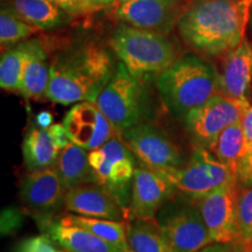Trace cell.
<instances>
[{
	"label": "cell",
	"instance_id": "cell-1",
	"mask_svg": "<svg viewBox=\"0 0 252 252\" xmlns=\"http://www.w3.org/2000/svg\"><path fill=\"white\" fill-rule=\"evenodd\" d=\"M112 53L94 40H81L50 56V80L46 99L71 105L96 102L115 74Z\"/></svg>",
	"mask_w": 252,
	"mask_h": 252
},
{
	"label": "cell",
	"instance_id": "cell-2",
	"mask_svg": "<svg viewBox=\"0 0 252 252\" xmlns=\"http://www.w3.org/2000/svg\"><path fill=\"white\" fill-rule=\"evenodd\" d=\"M252 0H189L179 21V35L197 54L219 58L241 45Z\"/></svg>",
	"mask_w": 252,
	"mask_h": 252
},
{
	"label": "cell",
	"instance_id": "cell-3",
	"mask_svg": "<svg viewBox=\"0 0 252 252\" xmlns=\"http://www.w3.org/2000/svg\"><path fill=\"white\" fill-rule=\"evenodd\" d=\"M156 86L167 111L184 119L189 111L220 94L219 71L200 54L189 53L161 72Z\"/></svg>",
	"mask_w": 252,
	"mask_h": 252
},
{
	"label": "cell",
	"instance_id": "cell-4",
	"mask_svg": "<svg viewBox=\"0 0 252 252\" xmlns=\"http://www.w3.org/2000/svg\"><path fill=\"white\" fill-rule=\"evenodd\" d=\"M118 61L138 80H154L180 58V50L169 35L119 23L109 41Z\"/></svg>",
	"mask_w": 252,
	"mask_h": 252
},
{
	"label": "cell",
	"instance_id": "cell-5",
	"mask_svg": "<svg viewBox=\"0 0 252 252\" xmlns=\"http://www.w3.org/2000/svg\"><path fill=\"white\" fill-rule=\"evenodd\" d=\"M94 104L119 133L153 117L152 98L146 83L131 75L121 61Z\"/></svg>",
	"mask_w": 252,
	"mask_h": 252
},
{
	"label": "cell",
	"instance_id": "cell-6",
	"mask_svg": "<svg viewBox=\"0 0 252 252\" xmlns=\"http://www.w3.org/2000/svg\"><path fill=\"white\" fill-rule=\"evenodd\" d=\"M154 220L172 252H198L215 243L200 210L184 195L175 194L167 201Z\"/></svg>",
	"mask_w": 252,
	"mask_h": 252
},
{
	"label": "cell",
	"instance_id": "cell-7",
	"mask_svg": "<svg viewBox=\"0 0 252 252\" xmlns=\"http://www.w3.org/2000/svg\"><path fill=\"white\" fill-rule=\"evenodd\" d=\"M89 162L94 184L102 186L124 209H128L137 161L122 134L89 151Z\"/></svg>",
	"mask_w": 252,
	"mask_h": 252
},
{
	"label": "cell",
	"instance_id": "cell-8",
	"mask_svg": "<svg viewBox=\"0 0 252 252\" xmlns=\"http://www.w3.org/2000/svg\"><path fill=\"white\" fill-rule=\"evenodd\" d=\"M176 194L194 200L237 178L210 151L194 147L187 162L178 168L159 171ZM238 181V180H237Z\"/></svg>",
	"mask_w": 252,
	"mask_h": 252
},
{
	"label": "cell",
	"instance_id": "cell-9",
	"mask_svg": "<svg viewBox=\"0 0 252 252\" xmlns=\"http://www.w3.org/2000/svg\"><path fill=\"white\" fill-rule=\"evenodd\" d=\"M250 106L249 100L216 94L189 111L184 121L193 146L212 150L214 143L226 127L243 121Z\"/></svg>",
	"mask_w": 252,
	"mask_h": 252
},
{
	"label": "cell",
	"instance_id": "cell-10",
	"mask_svg": "<svg viewBox=\"0 0 252 252\" xmlns=\"http://www.w3.org/2000/svg\"><path fill=\"white\" fill-rule=\"evenodd\" d=\"M137 162L153 171L178 168L187 162L184 149L159 126L147 122L122 132Z\"/></svg>",
	"mask_w": 252,
	"mask_h": 252
},
{
	"label": "cell",
	"instance_id": "cell-11",
	"mask_svg": "<svg viewBox=\"0 0 252 252\" xmlns=\"http://www.w3.org/2000/svg\"><path fill=\"white\" fill-rule=\"evenodd\" d=\"M238 189V181L234 180L191 200L200 210L214 242L230 243L238 241L236 220Z\"/></svg>",
	"mask_w": 252,
	"mask_h": 252
},
{
	"label": "cell",
	"instance_id": "cell-12",
	"mask_svg": "<svg viewBox=\"0 0 252 252\" xmlns=\"http://www.w3.org/2000/svg\"><path fill=\"white\" fill-rule=\"evenodd\" d=\"M62 124L70 143L87 151L98 149L121 135L98 106L88 100L74 104Z\"/></svg>",
	"mask_w": 252,
	"mask_h": 252
},
{
	"label": "cell",
	"instance_id": "cell-13",
	"mask_svg": "<svg viewBox=\"0 0 252 252\" xmlns=\"http://www.w3.org/2000/svg\"><path fill=\"white\" fill-rule=\"evenodd\" d=\"M189 0H130L118 5L117 18L122 23L169 34L178 28Z\"/></svg>",
	"mask_w": 252,
	"mask_h": 252
},
{
	"label": "cell",
	"instance_id": "cell-14",
	"mask_svg": "<svg viewBox=\"0 0 252 252\" xmlns=\"http://www.w3.org/2000/svg\"><path fill=\"white\" fill-rule=\"evenodd\" d=\"M67 191L56 166L30 172L20 187L21 200L28 209L45 215H55L64 208Z\"/></svg>",
	"mask_w": 252,
	"mask_h": 252
},
{
	"label": "cell",
	"instance_id": "cell-15",
	"mask_svg": "<svg viewBox=\"0 0 252 252\" xmlns=\"http://www.w3.org/2000/svg\"><path fill=\"white\" fill-rule=\"evenodd\" d=\"M175 194L173 186L161 174L137 163L128 210L135 219L153 220L163 204Z\"/></svg>",
	"mask_w": 252,
	"mask_h": 252
},
{
	"label": "cell",
	"instance_id": "cell-16",
	"mask_svg": "<svg viewBox=\"0 0 252 252\" xmlns=\"http://www.w3.org/2000/svg\"><path fill=\"white\" fill-rule=\"evenodd\" d=\"M70 143L63 124L28 127L23 141V157L30 172L55 166L60 153Z\"/></svg>",
	"mask_w": 252,
	"mask_h": 252
},
{
	"label": "cell",
	"instance_id": "cell-17",
	"mask_svg": "<svg viewBox=\"0 0 252 252\" xmlns=\"http://www.w3.org/2000/svg\"><path fill=\"white\" fill-rule=\"evenodd\" d=\"M64 209L76 215L111 220H124L125 209L106 189L88 184L68 189Z\"/></svg>",
	"mask_w": 252,
	"mask_h": 252
},
{
	"label": "cell",
	"instance_id": "cell-18",
	"mask_svg": "<svg viewBox=\"0 0 252 252\" xmlns=\"http://www.w3.org/2000/svg\"><path fill=\"white\" fill-rule=\"evenodd\" d=\"M39 229L67 252H123L80 226L67 224L55 215L32 214Z\"/></svg>",
	"mask_w": 252,
	"mask_h": 252
},
{
	"label": "cell",
	"instance_id": "cell-19",
	"mask_svg": "<svg viewBox=\"0 0 252 252\" xmlns=\"http://www.w3.org/2000/svg\"><path fill=\"white\" fill-rule=\"evenodd\" d=\"M219 71L220 94L232 99H248L252 84V43L241 45L223 55Z\"/></svg>",
	"mask_w": 252,
	"mask_h": 252
},
{
	"label": "cell",
	"instance_id": "cell-20",
	"mask_svg": "<svg viewBox=\"0 0 252 252\" xmlns=\"http://www.w3.org/2000/svg\"><path fill=\"white\" fill-rule=\"evenodd\" d=\"M50 80V58L47 47L37 37L30 39L20 94L27 99L46 98Z\"/></svg>",
	"mask_w": 252,
	"mask_h": 252
},
{
	"label": "cell",
	"instance_id": "cell-21",
	"mask_svg": "<svg viewBox=\"0 0 252 252\" xmlns=\"http://www.w3.org/2000/svg\"><path fill=\"white\" fill-rule=\"evenodd\" d=\"M5 2L21 20L39 31L62 27L72 18L49 0H6Z\"/></svg>",
	"mask_w": 252,
	"mask_h": 252
},
{
	"label": "cell",
	"instance_id": "cell-22",
	"mask_svg": "<svg viewBox=\"0 0 252 252\" xmlns=\"http://www.w3.org/2000/svg\"><path fill=\"white\" fill-rule=\"evenodd\" d=\"M56 168L67 189L94 184V175L89 162V151L69 143L60 153Z\"/></svg>",
	"mask_w": 252,
	"mask_h": 252
},
{
	"label": "cell",
	"instance_id": "cell-23",
	"mask_svg": "<svg viewBox=\"0 0 252 252\" xmlns=\"http://www.w3.org/2000/svg\"><path fill=\"white\" fill-rule=\"evenodd\" d=\"M59 220L67 224L76 225L88 230L91 234L98 236L103 241L108 242L123 252H131L124 220L93 219V217L81 216L71 213L60 216Z\"/></svg>",
	"mask_w": 252,
	"mask_h": 252
},
{
	"label": "cell",
	"instance_id": "cell-24",
	"mask_svg": "<svg viewBox=\"0 0 252 252\" xmlns=\"http://www.w3.org/2000/svg\"><path fill=\"white\" fill-rule=\"evenodd\" d=\"M131 252H172L156 220L133 219L126 223Z\"/></svg>",
	"mask_w": 252,
	"mask_h": 252
},
{
	"label": "cell",
	"instance_id": "cell-25",
	"mask_svg": "<svg viewBox=\"0 0 252 252\" xmlns=\"http://www.w3.org/2000/svg\"><path fill=\"white\" fill-rule=\"evenodd\" d=\"M243 122V121H242ZM242 122L226 127L214 143L212 152L230 172L238 178L244 151V130Z\"/></svg>",
	"mask_w": 252,
	"mask_h": 252
},
{
	"label": "cell",
	"instance_id": "cell-26",
	"mask_svg": "<svg viewBox=\"0 0 252 252\" xmlns=\"http://www.w3.org/2000/svg\"><path fill=\"white\" fill-rule=\"evenodd\" d=\"M30 49V39L2 50L0 60V87L2 90L20 94L25 62Z\"/></svg>",
	"mask_w": 252,
	"mask_h": 252
},
{
	"label": "cell",
	"instance_id": "cell-27",
	"mask_svg": "<svg viewBox=\"0 0 252 252\" xmlns=\"http://www.w3.org/2000/svg\"><path fill=\"white\" fill-rule=\"evenodd\" d=\"M36 32H39L37 28L21 20L5 2L0 12V43L2 50L24 42Z\"/></svg>",
	"mask_w": 252,
	"mask_h": 252
},
{
	"label": "cell",
	"instance_id": "cell-28",
	"mask_svg": "<svg viewBox=\"0 0 252 252\" xmlns=\"http://www.w3.org/2000/svg\"><path fill=\"white\" fill-rule=\"evenodd\" d=\"M238 242L244 249L252 245V185H239L236 203Z\"/></svg>",
	"mask_w": 252,
	"mask_h": 252
},
{
	"label": "cell",
	"instance_id": "cell-29",
	"mask_svg": "<svg viewBox=\"0 0 252 252\" xmlns=\"http://www.w3.org/2000/svg\"><path fill=\"white\" fill-rule=\"evenodd\" d=\"M244 130V151L241 167L238 172V184L241 186L252 185V106L248 110L243 118Z\"/></svg>",
	"mask_w": 252,
	"mask_h": 252
},
{
	"label": "cell",
	"instance_id": "cell-30",
	"mask_svg": "<svg viewBox=\"0 0 252 252\" xmlns=\"http://www.w3.org/2000/svg\"><path fill=\"white\" fill-rule=\"evenodd\" d=\"M15 252H62L58 250L56 243L48 236L42 234L25 239L19 244Z\"/></svg>",
	"mask_w": 252,
	"mask_h": 252
},
{
	"label": "cell",
	"instance_id": "cell-31",
	"mask_svg": "<svg viewBox=\"0 0 252 252\" xmlns=\"http://www.w3.org/2000/svg\"><path fill=\"white\" fill-rule=\"evenodd\" d=\"M23 224V215L18 212L17 209H7L2 210L1 214V235H9L14 232L15 230L20 228Z\"/></svg>",
	"mask_w": 252,
	"mask_h": 252
},
{
	"label": "cell",
	"instance_id": "cell-32",
	"mask_svg": "<svg viewBox=\"0 0 252 252\" xmlns=\"http://www.w3.org/2000/svg\"><path fill=\"white\" fill-rule=\"evenodd\" d=\"M49 1L64 11L65 13L71 15L72 18L88 14L81 0H49Z\"/></svg>",
	"mask_w": 252,
	"mask_h": 252
},
{
	"label": "cell",
	"instance_id": "cell-33",
	"mask_svg": "<svg viewBox=\"0 0 252 252\" xmlns=\"http://www.w3.org/2000/svg\"><path fill=\"white\" fill-rule=\"evenodd\" d=\"M198 252H245L243 245L238 241L230 242V243H215L209 244Z\"/></svg>",
	"mask_w": 252,
	"mask_h": 252
},
{
	"label": "cell",
	"instance_id": "cell-34",
	"mask_svg": "<svg viewBox=\"0 0 252 252\" xmlns=\"http://www.w3.org/2000/svg\"><path fill=\"white\" fill-rule=\"evenodd\" d=\"M35 124L41 126V127H49L53 125V116L47 111L40 112L36 117Z\"/></svg>",
	"mask_w": 252,
	"mask_h": 252
},
{
	"label": "cell",
	"instance_id": "cell-35",
	"mask_svg": "<svg viewBox=\"0 0 252 252\" xmlns=\"http://www.w3.org/2000/svg\"><path fill=\"white\" fill-rule=\"evenodd\" d=\"M91 1H93L96 11L100 8H109L115 5H118V0H91Z\"/></svg>",
	"mask_w": 252,
	"mask_h": 252
},
{
	"label": "cell",
	"instance_id": "cell-36",
	"mask_svg": "<svg viewBox=\"0 0 252 252\" xmlns=\"http://www.w3.org/2000/svg\"><path fill=\"white\" fill-rule=\"evenodd\" d=\"M81 2L83 4L84 8H86L88 14L91 13V12L96 11V8L94 7V4H93V1H91V0H81Z\"/></svg>",
	"mask_w": 252,
	"mask_h": 252
},
{
	"label": "cell",
	"instance_id": "cell-37",
	"mask_svg": "<svg viewBox=\"0 0 252 252\" xmlns=\"http://www.w3.org/2000/svg\"><path fill=\"white\" fill-rule=\"evenodd\" d=\"M249 26H250V30L252 33V7H251V13H250V20H249Z\"/></svg>",
	"mask_w": 252,
	"mask_h": 252
},
{
	"label": "cell",
	"instance_id": "cell-38",
	"mask_svg": "<svg viewBox=\"0 0 252 252\" xmlns=\"http://www.w3.org/2000/svg\"><path fill=\"white\" fill-rule=\"evenodd\" d=\"M126 1H130V0H118V5L124 4V2H126Z\"/></svg>",
	"mask_w": 252,
	"mask_h": 252
},
{
	"label": "cell",
	"instance_id": "cell-39",
	"mask_svg": "<svg viewBox=\"0 0 252 252\" xmlns=\"http://www.w3.org/2000/svg\"><path fill=\"white\" fill-rule=\"evenodd\" d=\"M245 250V252H252V245L250 248H247V249H244Z\"/></svg>",
	"mask_w": 252,
	"mask_h": 252
},
{
	"label": "cell",
	"instance_id": "cell-40",
	"mask_svg": "<svg viewBox=\"0 0 252 252\" xmlns=\"http://www.w3.org/2000/svg\"><path fill=\"white\" fill-rule=\"evenodd\" d=\"M1 1H2V2H4V1H6V0H1Z\"/></svg>",
	"mask_w": 252,
	"mask_h": 252
},
{
	"label": "cell",
	"instance_id": "cell-41",
	"mask_svg": "<svg viewBox=\"0 0 252 252\" xmlns=\"http://www.w3.org/2000/svg\"><path fill=\"white\" fill-rule=\"evenodd\" d=\"M62 252H67V251H62Z\"/></svg>",
	"mask_w": 252,
	"mask_h": 252
}]
</instances>
